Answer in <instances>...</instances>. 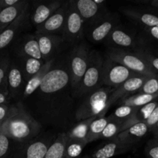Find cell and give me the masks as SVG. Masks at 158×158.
Returning <instances> with one entry per match:
<instances>
[{
  "label": "cell",
  "instance_id": "ee69618b",
  "mask_svg": "<svg viewBox=\"0 0 158 158\" xmlns=\"http://www.w3.org/2000/svg\"><path fill=\"white\" fill-rule=\"evenodd\" d=\"M150 132L153 134L154 137H157L158 136V123L155 125V127L153 128V129H152V131H150Z\"/></svg>",
  "mask_w": 158,
  "mask_h": 158
},
{
  "label": "cell",
  "instance_id": "ba28073f",
  "mask_svg": "<svg viewBox=\"0 0 158 158\" xmlns=\"http://www.w3.org/2000/svg\"><path fill=\"white\" fill-rule=\"evenodd\" d=\"M54 139L53 140L49 137L48 138L33 139L24 143L15 141L9 158H44Z\"/></svg>",
  "mask_w": 158,
  "mask_h": 158
},
{
  "label": "cell",
  "instance_id": "d4e9b609",
  "mask_svg": "<svg viewBox=\"0 0 158 158\" xmlns=\"http://www.w3.org/2000/svg\"><path fill=\"white\" fill-rule=\"evenodd\" d=\"M66 132H61L54 139L44 158H66Z\"/></svg>",
  "mask_w": 158,
  "mask_h": 158
},
{
  "label": "cell",
  "instance_id": "7a4b0ae2",
  "mask_svg": "<svg viewBox=\"0 0 158 158\" xmlns=\"http://www.w3.org/2000/svg\"><path fill=\"white\" fill-rule=\"evenodd\" d=\"M104 56L99 51H90L88 64L85 75L74 90V97L77 98L86 97L102 87V71H103Z\"/></svg>",
  "mask_w": 158,
  "mask_h": 158
},
{
  "label": "cell",
  "instance_id": "5bb4252c",
  "mask_svg": "<svg viewBox=\"0 0 158 158\" xmlns=\"http://www.w3.org/2000/svg\"><path fill=\"white\" fill-rule=\"evenodd\" d=\"M68 10V2L63 5L40 26L36 28V32L41 34H52L61 35L66 23Z\"/></svg>",
  "mask_w": 158,
  "mask_h": 158
},
{
  "label": "cell",
  "instance_id": "603a6c76",
  "mask_svg": "<svg viewBox=\"0 0 158 158\" xmlns=\"http://www.w3.org/2000/svg\"><path fill=\"white\" fill-rule=\"evenodd\" d=\"M29 6V2L22 0L16 6L2 9L0 10V32L10 26Z\"/></svg>",
  "mask_w": 158,
  "mask_h": 158
},
{
  "label": "cell",
  "instance_id": "b9f144b4",
  "mask_svg": "<svg viewBox=\"0 0 158 158\" xmlns=\"http://www.w3.org/2000/svg\"><path fill=\"white\" fill-rule=\"evenodd\" d=\"M10 98L6 94L0 92V105H9Z\"/></svg>",
  "mask_w": 158,
  "mask_h": 158
},
{
  "label": "cell",
  "instance_id": "8992f818",
  "mask_svg": "<svg viewBox=\"0 0 158 158\" xmlns=\"http://www.w3.org/2000/svg\"><path fill=\"white\" fill-rule=\"evenodd\" d=\"M90 51L86 44L80 43L73 46L68 56L70 80L73 92L85 75L88 67Z\"/></svg>",
  "mask_w": 158,
  "mask_h": 158
},
{
  "label": "cell",
  "instance_id": "4dcf8cb0",
  "mask_svg": "<svg viewBox=\"0 0 158 158\" xmlns=\"http://www.w3.org/2000/svg\"><path fill=\"white\" fill-rule=\"evenodd\" d=\"M127 127L125 122L113 120L110 118L109 122L104 129L100 136V139H109L118 137L120 133L126 130Z\"/></svg>",
  "mask_w": 158,
  "mask_h": 158
},
{
  "label": "cell",
  "instance_id": "e575fe53",
  "mask_svg": "<svg viewBox=\"0 0 158 158\" xmlns=\"http://www.w3.org/2000/svg\"><path fill=\"white\" fill-rule=\"evenodd\" d=\"M137 94L158 95V76L149 77Z\"/></svg>",
  "mask_w": 158,
  "mask_h": 158
},
{
  "label": "cell",
  "instance_id": "f546056e",
  "mask_svg": "<svg viewBox=\"0 0 158 158\" xmlns=\"http://www.w3.org/2000/svg\"><path fill=\"white\" fill-rule=\"evenodd\" d=\"M156 100H158V95L136 94L122 99L121 103L122 105H127V106H133V107H141Z\"/></svg>",
  "mask_w": 158,
  "mask_h": 158
},
{
  "label": "cell",
  "instance_id": "5b68a950",
  "mask_svg": "<svg viewBox=\"0 0 158 158\" xmlns=\"http://www.w3.org/2000/svg\"><path fill=\"white\" fill-rule=\"evenodd\" d=\"M119 26V17L114 12L107 11L98 19L85 26V36L94 44L105 43L115 28Z\"/></svg>",
  "mask_w": 158,
  "mask_h": 158
},
{
  "label": "cell",
  "instance_id": "7c38bea8",
  "mask_svg": "<svg viewBox=\"0 0 158 158\" xmlns=\"http://www.w3.org/2000/svg\"><path fill=\"white\" fill-rule=\"evenodd\" d=\"M12 56L18 58H34L43 60L38 41L34 34L20 35L10 46Z\"/></svg>",
  "mask_w": 158,
  "mask_h": 158
},
{
  "label": "cell",
  "instance_id": "cb8c5ba5",
  "mask_svg": "<svg viewBox=\"0 0 158 158\" xmlns=\"http://www.w3.org/2000/svg\"><path fill=\"white\" fill-rule=\"evenodd\" d=\"M105 114H100V115L95 116V117H90V118L86 119V120L79 121L78 123H76L72 128L69 130L66 133L68 139H73V140H86L87 141V136H88V129L92 123L93 120H95L97 117H104ZM88 142V141H87Z\"/></svg>",
  "mask_w": 158,
  "mask_h": 158
},
{
  "label": "cell",
  "instance_id": "4fadbf2b",
  "mask_svg": "<svg viewBox=\"0 0 158 158\" xmlns=\"http://www.w3.org/2000/svg\"><path fill=\"white\" fill-rule=\"evenodd\" d=\"M25 83L26 81L21 66L18 60L11 55V60L7 74V87L10 100H15L16 102L20 101Z\"/></svg>",
  "mask_w": 158,
  "mask_h": 158
},
{
  "label": "cell",
  "instance_id": "9a60e30c",
  "mask_svg": "<svg viewBox=\"0 0 158 158\" xmlns=\"http://www.w3.org/2000/svg\"><path fill=\"white\" fill-rule=\"evenodd\" d=\"M40 47V53L43 61L46 62L57 57V54L65 46L61 35L52 34H41L36 32L34 33Z\"/></svg>",
  "mask_w": 158,
  "mask_h": 158
},
{
  "label": "cell",
  "instance_id": "2e32d148",
  "mask_svg": "<svg viewBox=\"0 0 158 158\" xmlns=\"http://www.w3.org/2000/svg\"><path fill=\"white\" fill-rule=\"evenodd\" d=\"M120 11L129 19L142 28L158 26V9L123 7L121 8Z\"/></svg>",
  "mask_w": 158,
  "mask_h": 158
},
{
  "label": "cell",
  "instance_id": "484cf974",
  "mask_svg": "<svg viewBox=\"0 0 158 158\" xmlns=\"http://www.w3.org/2000/svg\"><path fill=\"white\" fill-rule=\"evenodd\" d=\"M15 58L18 60L21 66L26 82H27L31 77L36 75L45 63L43 60H37L34 58H18V57H15Z\"/></svg>",
  "mask_w": 158,
  "mask_h": 158
},
{
  "label": "cell",
  "instance_id": "30bf717a",
  "mask_svg": "<svg viewBox=\"0 0 158 158\" xmlns=\"http://www.w3.org/2000/svg\"><path fill=\"white\" fill-rule=\"evenodd\" d=\"M31 7L28 6L24 12L7 28L0 32V53L7 51L14 41L29 26Z\"/></svg>",
  "mask_w": 158,
  "mask_h": 158
},
{
  "label": "cell",
  "instance_id": "d590c367",
  "mask_svg": "<svg viewBox=\"0 0 158 158\" xmlns=\"http://www.w3.org/2000/svg\"><path fill=\"white\" fill-rule=\"evenodd\" d=\"M14 144L15 141L2 132L0 134V158H9Z\"/></svg>",
  "mask_w": 158,
  "mask_h": 158
},
{
  "label": "cell",
  "instance_id": "ffe728a7",
  "mask_svg": "<svg viewBox=\"0 0 158 158\" xmlns=\"http://www.w3.org/2000/svg\"><path fill=\"white\" fill-rule=\"evenodd\" d=\"M133 147L125 144L119 140L118 137L109 139L92 154V158H111L114 156L122 154L129 151Z\"/></svg>",
  "mask_w": 158,
  "mask_h": 158
},
{
  "label": "cell",
  "instance_id": "277c9868",
  "mask_svg": "<svg viewBox=\"0 0 158 158\" xmlns=\"http://www.w3.org/2000/svg\"><path fill=\"white\" fill-rule=\"evenodd\" d=\"M105 56L122 65L135 73L147 77L157 76L147 64V62L136 52L108 47Z\"/></svg>",
  "mask_w": 158,
  "mask_h": 158
},
{
  "label": "cell",
  "instance_id": "e0dca14e",
  "mask_svg": "<svg viewBox=\"0 0 158 158\" xmlns=\"http://www.w3.org/2000/svg\"><path fill=\"white\" fill-rule=\"evenodd\" d=\"M72 2L83 19L85 26L92 23L108 11L105 4L98 5L94 0H72Z\"/></svg>",
  "mask_w": 158,
  "mask_h": 158
},
{
  "label": "cell",
  "instance_id": "ac0fdd59",
  "mask_svg": "<svg viewBox=\"0 0 158 158\" xmlns=\"http://www.w3.org/2000/svg\"><path fill=\"white\" fill-rule=\"evenodd\" d=\"M148 77L147 76L138 74L124 82L121 86L115 89V90L112 94L109 99L110 106L114 104L116 100H122L125 97L137 94V92L141 89Z\"/></svg>",
  "mask_w": 158,
  "mask_h": 158
},
{
  "label": "cell",
  "instance_id": "83f0119b",
  "mask_svg": "<svg viewBox=\"0 0 158 158\" xmlns=\"http://www.w3.org/2000/svg\"><path fill=\"white\" fill-rule=\"evenodd\" d=\"M10 60L11 55L9 50L0 53V92L7 95L9 97L7 87V74Z\"/></svg>",
  "mask_w": 158,
  "mask_h": 158
},
{
  "label": "cell",
  "instance_id": "6da1fadb",
  "mask_svg": "<svg viewBox=\"0 0 158 158\" xmlns=\"http://www.w3.org/2000/svg\"><path fill=\"white\" fill-rule=\"evenodd\" d=\"M42 125L26 110L22 102L11 104V112L2 125V131L8 137L18 143L35 139L41 131Z\"/></svg>",
  "mask_w": 158,
  "mask_h": 158
},
{
  "label": "cell",
  "instance_id": "ab89813d",
  "mask_svg": "<svg viewBox=\"0 0 158 158\" xmlns=\"http://www.w3.org/2000/svg\"><path fill=\"white\" fill-rule=\"evenodd\" d=\"M11 112V104L0 105V125H2Z\"/></svg>",
  "mask_w": 158,
  "mask_h": 158
},
{
  "label": "cell",
  "instance_id": "9c48e42d",
  "mask_svg": "<svg viewBox=\"0 0 158 158\" xmlns=\"http://www.w3.org/2000/svg\"><path fill=\"white\" fill-rule=\"evenodd\" d=\"M138 75L122 65L105 56L102 71V83L104 86L116 88L131 77Z\"/></svg>",
  "mask_w": 158,
  "mask_h": 158
},
{
  "label": "cell",
  "instance_id": "4316f807",
  "mask_svg": "<svg viewBox=\"0 0 158 158\" xmlns=\"http://www.w3.org/2000/svg\"><path fill=\"white\" fill-rule=\"evenodd\" d=\"M110 120L109 117H99L95 120H93L88 129V136H87V141L88 143H91L94 140L100 139V136L103 132L104 129Z\"/></svg>",
  "mask_w": 158,
  "mask_h": 158
},
{
  "label": "cell",
  "instance_id": "7402d4cb",
  "mask_svg": "<svg viewBox=\"0 0 158 158\" xmlns=\"http://www.w3.org/2000/svg\"><path fill=\"white\" fill-rule=\"evenodd\" d=\"M148 132L150 131L147 125L144 122H140L129 127L118 135V138L125 144L133 147L135 143L143 138Z\"/></svg>",
  "mask_w": 158,
  "mask_h": 158
},
{
  "label": "cell",
  "instance_id": "836d02e7",
  "mask_svg": "<svg viewBox=\"0 0 158 158\" xmlns=\"http://www.w3.org/2000/svg\"><path fill=\"white\" fill-rule=\"evenodd\" d=\"M136 52H137L147 62L153 72L158 76V54L152 51L151 49L145 47L138 49Z\"/></svg>",
  "mask_w": 158,
  "mask_h": 158
},
{
  "label": "cell",
  "instance_id": "8d00e7d4",
  "mask_svg": "<svg viewBox=\"0 0 158 158\" xmlns=\"http://www.w3.org/2000/svg\"><path fill=\"white\" fill-rule=\"evenodd\" d=\"M139 38H140L143 46L147 45L149 42H152V43L158 44V26H156V27H143L142 29V32L139 35Z\"/></svg>",
  "mask_w": 158,
  "mask_h": 158
},
{
  "label": "cell",
  "instance_id": "52a82bcc",
  "mask_svg": "<svg viewBox=\"0 0 158 158\" xmlns=\"http://www.w3.org/2000/svg\"><path fill=\"white\" fill-rule=\"evenodd\" d=\"M61 36L65 46H74L85 37V24L80 14L74 7L72 0L68 1V10L66 23Z\"/></svg>",
  "mask_w": 158,
  "mask_h": 158
},
{
  "label": "cell",
  "instance_id": "44dd1931",
  "mask_svg": "<svg viewBox=\"0 0 158 158\" xmlns=\"http://www.w3.org/2000/svg\"><path fill=\"white\" fill-rule=\"evenodd\" d=\"M55 61L56 58L52 59V60L46 62L44 63V65L43 66V67L40 69V71L36 75L31 77L27 82H26L20 102L23 103V101L27 100L30 96H32L37 91V89H38L39 86L41 84L42 80H43V78L46 75V73L50 70V69L54 66Z\"/></svg>",
  "mask_w": 158,
  "mask_h": 158
},
{
  "label": "cell",
  "instance_id": "f35d334b",
  "mask_svg": "<svg viewBox=\"0 0 158 158\" xmlns=\"http://www.w3.org/2000/svg\"><path fill=\"white\" fill-rule=\"evenodd\" d=\"M144 123L147 125L150 132L152 131V129L154 127L155 125L158 123V103L157 105H156V108L154 109V110H153V113L151 114V115L150 116V117H149Z\"/></svg>",
  "mask_w": 158,
  "mask_h": 158
},
{
  "label": "cell",
  "instance_id": "f6af8a7d",
  "mask_svg": "<svg viewBox=\"0 0 158 158\" xmlns=\"http://www.w3.org/2000/svg\"><path fill=\"white\" fill-rule=\"evenodd\" d=\"M2 132V126L0 125V134H1Z\"/></svg>",
  "mask_w": 158,
  "mask_h": 158
},
{
  "label": "cell",
  "instance_id": "681fc988",
  "mask_svg": "<svg viewBox=\"0 0 158 158\" xmlns=\"http://www.w3.org/2000/svg\"><path fill=\"white\" fill-rule=\"evenodd\" d=\"M156 137V138H158V136H157V137Z\"/></svg>",
  "mask_w": 158,
  "mask_h": 158
},
{
  "label": "cell",
  "instance_id": "7bdbcfd3",
  "mask_svg": "<svg viewBox=\"0 0 158 158\" xmlns=\"http://www.w3.org/2000/svg\"><path fill=\"white\" fill-rule=\"evenodd\" d=\"M140 3H143V4L148 5L153 9H158V0H151V1H142L139 2Z\"/></svg>",
  "mask_w": 158,
  "mask_h": 158
},
{
  "label": "cell",
  "instance_id": "d6986e66",
  "mask_svg": "<svg viewBox=\"0 0 158 158\" xmlns=\"http://www.w3.org/2000/svg\"><path fill=\"white\" fill-rule=\"evenodd\" d=\"M63 3L64 2L59 0H50L41 2L37 4L33 11H31V24L35 28L38 27L51 16L63 5Z\"/></svg>",
  "mask_w": 158,
  "mask_h": 158
},
{
  "label": "cell",
  "instance_id": "8fae6325",
  "mask_svg": "<svg viewBox=\"0 0 158 158\" xmlns=\"http://www.w3.org/2000/svg\"><path fill=\"white\" fill-rule=\"evenodd\" d=\"M108 47L117 48L136 52L143 47L139 36L129 30L118 26L110 33L105 42Z\"/></svg>",
  "mask_w": 158,
  "mask_h": 158
},
{
  "label": "cell",
  "instance_id": "7dc6e473",
  "mask_svg": "<svg viewBox=\"0 0 158 158\" xmlns=\"http://www.w3.org/2000/svg\"><path fill=\"white\" fill-rule=\"evenodd\" d=\"M84 158H92V157H84Z\"/></svg>",
  "mask_w": 158,
  "mask_h": 158
},
{
  "label": "cell",
  "instance_id": "60d3db41",
  "mask_svg": "<svg viewBox=\"0 0 158 158\" xmlns=\"http://www.w3.org/2000/svg\"><path fill=\"white\" fill-rule=\"evenodd\" d=\"M22 0H0V5L2 9L3 8L12 7V6H16L21 2Z\"/></svg>",
  "mask_w": 158,
  "mask_h": 158
},
{
  "label": "cell",
  "instance_id": "d6a6232c",
  "mask_svg": "<svg viewBox=\"0 0 158 158\" xmlns=\"http://www.w3.org/2000/svg\"><path fill=\"white\" fill-rule=\"evenodd\" d=\"M88 143L86 140L68 139L66 142V158H77L79 157Z\"/></svg>",
  "mask_w": 158,
  "mask_h": 158
},
{
  "label": "cell",
  "instance_id": "bcb514c9",
  "mask_svg": "<svg viewBox=\"0 0 158 158\" xmlns=\"http://www.w3.org/2000/svg\"><path fill=\"white\" fill-rule=\"evenodd\" d=\"M152 51H153V50H152ZM153 52H156V53H157V54H158V49H156V51H153Z\"/></svg>",
  "mask_w": 158,
  "mask_h": 158
},
{
  "label": "cell",
  "instance_id": "1f68e13d",
  "mask_svg": "<svg viewBox=\"0 0 158 158\" xmlns=\"http://www.w3.org/2000/svg\"><path fill=\"white\" fill-rule=\"evenodd\" d=\"M138 108L139 107H133V106H127V105H121L120 106L115 110L114 112L109 117L113 120L126 123L127 121L131 120L134 117Z\"/></svg>",
  "mask_w": 158,
  "mask_h": 158
},
{
  "label": "cell",
  "instance_id": "74e56055",
  "mask_svg": "<svg viewBox=\"0 0 158 158\" xmlns=\"http://www.w3.org/2000/svg\"><path fill=\"white\" fill-rule=\"evenodd\" d=\"M145 154L148 158H158V138L149 140L145 147Z\"/></svg>",
  "mask_w": 158,
  "mask_h": 158
},
{
  "label": "cell",
  "instance_id": "f1b7e54d",
  "mask_svg": "<svg viewBox=\"0 0 158 158\" xmlns=\"http://www.w3.org/2000/svg\"><path fill=\"white\" fill-rule=\"evenodd\" d=\"M157 103L158 100H154V101L150 102V103H147V104L138 108L137 111H136V113L135 114L134 117H133L131 120H129V121H127L126 123H126L127 128H128L129 127L132 126V125L135 124V123H140V122H145L146 120L150 117V116L151 115L153 111L154 110V109L156 108Z\"/></svg>",
  "mask_w": 158,
  "mask_h": 158
},
{
  "label": "cell",
  "instance_id": "c3c4849f",
  "mask_svg": "<svg viewBox=\"0 0 158 158\" xmlns=\"http://www.w3.org/2000/svg\"><path fill=\"white\" fill-rule=\"evenodd\" d=\"M2 9V7H1V5H0V10H1Z\"/></svg>",
  "mask_w": 158,
  "mask_h": 158
},
{
  "label": "cell",
  "instance_id": "3957f363",
  "mask_svg": "<svg viewBox=\"0 0 158 158\" xmlns=\"http://www.w3.org/2000/svg\"><path fill=\"white\" fill-rule=\"evenodd\" d=\"M114 90V88L102 86L85 97L75 110L76 120L79 122L100 114L105 115L111 106L109 99Z\"/></svg>",
  "mask_w": 158,
  "mask_h": 158
}]
</instances>
